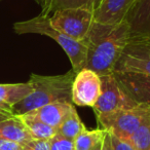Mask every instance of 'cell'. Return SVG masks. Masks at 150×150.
<instances>
[{
    "instance_id": "19",
    "label": "cell",
    "mask_w": 150,
    "mask_h": 150,
    "mask_svg": "<svg viewBox=\"0 0 150 150\" xmlns=\"http://www.w3.org/2000/svg\"><path fill=\"white\" fill-rule=\"evenodd\" d=\"M127 143L135 150H150V114L133 134Z\"/></svg>"
},
{
    "instance_id": "18",
    "label": "cell",
    "mask_w": 150,
    "mask_h": 150,
    "mask_svg": "<svg viewBox=\"0 0 150 150\" xmlns=\"http://www.w3.org/2000/svg\"><path fill=\"white\" fill-rule=\"evenodd\" d=\"M84 129H86V125L80 119L75 106H73L58 129V134L65 138L74 140Z\"/></svg>"
},
{
    "instance_id": "2",
    "label": "cell",
    "mask_w": 150,
    "mask_h": 150,
    "mask_svg": "<svg viewBox=\"0 0 150 150\" xmlns=\"http://www.w3.org/2000/svg\"><path fill=\"white\" fill-rule=\"evenodd\" d=\"M76 72L73 69L62 75L31 74L29 81L33 91L13 107L16 115L24 114L38 107L56 102H71V88Z\"/></svg>"
},
{
    "instance_id": "3",
    "label": "cell",
    "mask_w": 150,
    "mask_h": 150,
    "mask_svg": "<svg viewBox=\"0 0 150 150\" xmlns=\"http://www.w3.org/2000/svg\"><path fill=\"white\" fill-rule=\"evenodd\" d=\"M17 34H39L54 39L61 46L65 54L70 60L72 69L77 73L81 69L86 68V45L83 42L76 41L66 34L56 29L50 24V17L38 15L26 21L18 22L13 25Z\"/></svg>"
},
{
    "instance_id": "15",
    "label": "cell",
    "mask_w": 150,
    "mask_h": 150,
    "mask_svg": "<svg viewBox=\"0 0 150 150\" xmlns=\"http://www.w3.org/2000/svg\"><path fill=\"white\" fill-rule=\"evenodd\" d=\"M18 116L23 121L24 125L33 140H50L58 134V131L56 129L31 116L28 113L19 114Z\"/></svg>"
},
{
    "instance_id": "10",
    "label": "cell",
    "mask_w": 150,
    "mask_h": 150,
    "mask_svg": "<svg viewBox=\"0 0 150 150\" xmlns=\"http://www.w3.org/2000/svg\"><path fill=\"white\" fill-rule=\"evenodd\" d=\"M139 0H102L94 11L95 22L103 24H118L127 21Z\"/></svg>"
},
{
    "instance_id": "9",
    "label": "cell",
    "mask_w": 150,
    "mask_h": 150,
    "mask_svg": "<svg viewBox=\"0 0 150 150\" xmlns=\"http://www.w3.org/2000/svg\"><path fill=\"white\" fill-rule=\"evenodd\" d=\"M113 75L136 104L150 107V75L132 71H114Z\"/></svg>"
},
{
    "instance_id": "25",
    "label": "cell",
    "mask_w": 150,
    "mask_h": 150,
    "mask_svg": "<svg viewBox=\"0 0 150 150\" xmlns=\"http://www.w3.org/2000/svg\"><path fill=\"white\" fill-rule=\"evenodd\" d=\"M0 1H1V0H0ZM34 1H36V2L41 6V8L44 6V4H45V0H34Z\"/></svg>"
},
{
    "instance_id": "5",
    "label": "cell",
    "mask_w": 150,
    "mask_h": 150,
    "mask_svg": "<svg viewBox=\"0 0 150 150\" xmlns=\"http://www.w3.org/2000/svg\"><path fill=\"white\" fill-rule=\"evenodd\" d=\"M50 24L76 41L83 42L95 22L94 11L82 7H68L54 11Z\"/></svg>"
},
{
    "instance_id": "24",
    "label": "cell",
    "mask_w": 150,
    "mask_h": 150,
    "mask_svg": "<svg viewBox=\"0 0 150 150\" xmlns=\"http://www.w3.org/2000/svg\"><path fill=\"white\" fill-rule=\"evenodd\" d=\"M102 150H112V146H111V141H110V135L107 132L106 136H105L104 140L102 143Z\"/></svg>"
},
{
    "instance_id": "23",
    "label": "cell",
    "mask_w": 150,
    "mask_h": 150,
    "mask_svg": "<svg viewBox=\"0 0 150 150\" xmlns=\"http://www.w3.org/2000/svg\"><path fill=\"white\" fill-rule=\"evenodd\" d=\"M0 150H26V147L17 142L0 138Z\"/></svg>"
},
{
    "instance_id": "8",
    "label": "cell",
    "mask_w": 150,
    "mask_h": 150,
    "mask_svg": "<svg viewBox=\"0 0 150 150\" xmlns=\"http://www.w3.org/2000/svg\"><path fill=\"white\" fill-rule=\"evenodd\" d=\"M102 79V91L98 101L93 107L95 114L111 112L119 109L133 108L138 106L120 88L114 77L113 73L101 76Z\"/></svg>"
},
{
    "instance_id": "11",
    "label": "cell",
    "mask_w": 150,
    "mask_h": 150,
    "mask_svg": "<svg viewBox=\"0 0 150 150\" xmlns=\"http://www.w3.org/2000/svg\"><path fill=\"white\" fill-rule=\"evenodd\" d=\"M73 106L74 105L72 103L56 102L52 103V104H47L45 106L38 107V108L26 113L43 121L44 123L50 125L58 131L62 121L67 116V114L70 112Z\"/></svg>"
},
{
    "instance_id": "12",
    "label": "cell",
    "mask_w": 150,
    "mask_h": 150,
    "mask_svg": "<svg viewBox=\"0 0 150 150\" xmlns=\"http://www.w3.org/2000/svg\"><path fill=\"white\" fill-rule=\"evenodd\" d=\"M132 36H150V0H139L127 17Z\"/></svg>"
},
{
    "instance_id": "21",
    "label": "cell",
    "mask_w": 150,
    "mask_h": 150,
    "mask_svg": "<svg viewBox=\"0 0 150 150\" xmlns=\"http://www.w3.org/2000/svg\"><path fill=\"white\" fill-rule=\"evenodd\" d=\"M26 150H50V140H32L26 146Z\"/></svg>"
},
{
    "instance_id": "1",
    "label": "cell",
    "mask_w": 150,
    "mask_h": 150,
    "mask_svg": "<svg viewBox=\"0 0 150 150\" xmlns=\"http://www.w3.org/2000/svg\"><path fill=\"white\" fill-rule=\"evenodd\" d=\"M131 38L127 20L118 24L94 22L83 41L88 50L86 68L95 71L100 76L113 73Z\"/></svg>"
},
{
    "instance_id": "14",
    "label": "cell",
    "mask_w": 150,
    "mask_h": 150,
    "mask_svg": "<svg viewBox=\"0 0 150 150\" xmlns=\"http://www.w3.org/2000/svg\"><path fill=\"white\" fill-rule=\"evenodd\" d=\"M32 91L33 86L29 80L20 83H0V104L13 108L29 96Z\"/></svg>"
},
{
    "instance_id": "17",
    "label": "cell",
    "mask_w": 150,
    "mask_h": 150,
    "mask_svg": "<svg viewBox=\"0 0 150 150\" xmlns=\"http://www.w3.org/2000/svg\"><path fill=\"white\" fill-rule=\"evenodd\" d=\"M107 131L104 129H86L75 138L74 148L75 150H93L103 142Z\"/></svg>"
},
{
    "instance_id": "7",
    "label": "cell",
    "mask_w": 150,
    "mask_h": 150,
    "mask_svg": "<svg viewBox=\"0 0 150 150\" xmlns=\"http://www.w3.org/2000/svg\"><path fill=\"white\" fill-rule=\"evenodd\" d=\"M102 91L101 76L88 68H83L75 75L71 88V102L76 106L94 107Z\"/></svg>"
},
{
    "instance_id": "26",
    "label": "cell",
    "mask_w": 150,
    "mask_h": 150,
    "mask_svg": "<svg viewBox=\"0 0 150 150\" xmlns=\"http://www.w3.org/2000/svg\"><path fill=\"white\" fill-rule=\"evenodd\" d=\"M102 143H103V142H102ZM102 143L99 144V145L97 146V147L95 148V149H93V150H102Z\"/></svg>"
},
{
    "instance_id": "16",
    "label": "cell",
    "mask_w": 150,
    "mask_h": 150,
    "mask_svg": "<svg viewBox=\"0 0 150 150\" xmlns=\"http://www.w3.org/2000/svg\"><path fill=\"white\" fill-rule=\"evenodd\" d=\"M102 0H45L40 15L50 17L54 11L68 7H82L95 11Z\"/></svg>"
},
{
    "instance_id": "27",
    "label": "cell",
    "mask_w": 150,
    "mask_h": 150,
    "mask_svg": "<svg viewBox=\"0 0 150 150\" xmlns=\"http://www.w3.org/2000/svg\"><path fill=\"white\" fill-rule=\"evenodd\" d=\"M149 37H150V36H149Z\"/></svg>"
},
{
    "instance_id": "20",
    "label": "cell",
    "mask_w": 150,
    "mask_h": 150,
    "mask_svg": "<svg viewBox=\"0 0 150 150\" xmlns=\"http://www.w3.org/2000/svg\"><path fill=\"white\" fill-rule=\"evenodd\" d=\"M50 150H75L74 141L57 134L50 140Z\"/></svg>"
},
{
    "instance_id": "22",
    "label": "cell",
    "mask_w": 150,
    "mask_h": 150,
    "mask_svg": "<svg viewBox=\"0 0 150 150\" xmlns=\"http://www.w3.org/2000/svg\"><path fill=\"white\" fill-rule=\"evenodd\" d=\"M110 135V141H111V146H112V150H135L127 142H125L122 140L118 139L115 136Z\"/></svg>"
},
{
    "instance_id": "13",
    "label": "cell",
    "mask_w": 150,
    "mask_h": 150,
    "mask_svg": "<svg viewBox=\"0 0 150 150\" xmlns=\"http://www.w3.org/2000/svg\"><path fill=\"white\" fill-rule=\"evenodd\" d=\"M0 138L17 142L25 147L33 140L18 115L0 121Z\"/></svg>"
},
{
    "instance_id": "6",
    "label": "cell",
    "mask_w": 150,
    "mask_h": 150,
    "mask_svg": "<svg viewBox=\"0 0 150 150\" xmlns=\"http://www.w3.org/2000/svg\"><path fill=\"white\" fill-rule=\"evenodd\" d=\"M114 71H132L150 75V37L132 36Z\"/></svg>"
},
{
    "instance_id": "4",
    "label": "cell",
    "mask_w": 150,
    "mask_h": 150,
    "mask_svg": "<svg viewBox=\"0 0 150 150\" xmlns=\"http://www.w3.org/2000/svg\"><path fill=\"white\" fill-rule=\"evenodd\" d=\"M150 114V107L138 105L133 108L119 109L97 115V121L111 135L127 142Z\"/></svg>"
}]
</instances>
